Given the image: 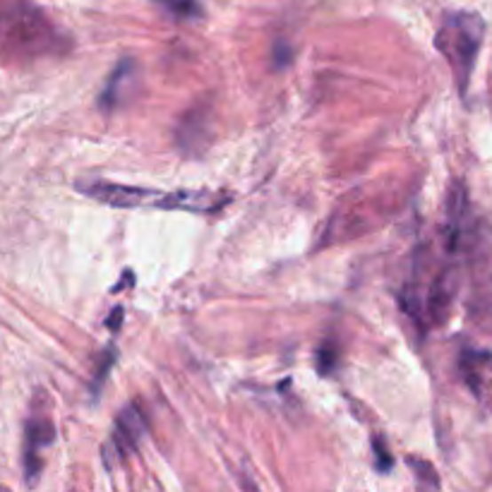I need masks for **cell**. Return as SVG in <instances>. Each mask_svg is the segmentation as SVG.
I'll return each mask as SVG.
<instances>
[{"label": "cell", "instance_id": "6da1fadb", "mask_svg": "<svg viewBox=\"0 0 492 492\" xmlns=\"http://www.w3.org/2000/svg\"><path fill=\"white\" fill-rule=\"evenodd\" d=\"M77 190L108 207L118 210H171V211H214L226 204V197L218 193L190 190V193H163L149 187L123 186L108 180H84L77 183Z\"/></svg>", "mask_w": 492, "mask_h": 492}, {"label": "cell", "instance_id": "7a4b0ae2", "mask_svg": "<svg viewBox=\"0 0 492 492\" xmlns=\"http://www.w3.org/2000/svg\"><path fill=\"white\" fill-rule=\"evenodd\" d=\"M485 22L476 12H449L444 17L442 27L437 32V49L454 70V80L459 84L461 94H466L471 84V75L476 67L478 51L483 46Z\"/></svg>", "mask_w": 492, "mask_h": 492}, {"label": "cell", "instance_id": "3957f363", "mask_svg": "<svg viewBox=\"0 0 492 492\" xmlns=\"http://www.w3.org/2000/svg\"><path fill=\"white\" fill-rule=\"evenodd\" d=\"M56 437V428L51 425V420L34 418L27 423V444H25V471L27 480L34 483L39 476V454L44 447H49Z\"/></svg>", "mask_w": 492, "mask_h": 492}, {"label": "cell", "instance_id": "277c9868", "mask_svg": "<svg viewBox=\"0 0 492 492\" xmlns=\"http://www.w3.org/2000/svg\"><path fill=\"white\" fill-rule=\"evenodd\" d=\"M138 89V65L132 60H123L114 70V75L106 82L104 94H101V106L104 108H118L130 99V91Z\"/></svg>", "mask_w": 492, "mask_h": 492}, {"label": "cell", "instance_id": "5b68a950", "mask_svg": "<svg viewBox=\"0 0 492 492\" xmlns=\"http://www.w3.org/2000/svg\"><path fill=\"white\" fill-rule=\"evenodd\" d=\"M142 435H145V423L139 418L138 409H125L115 420L114 447L125 456V454H130L138 447Z\"/></svg>", "mask_w": 492, "mask_h": 492}, {"label": "cell", "instance_id": "8992f818", "mask_svg": "<svg viewBox=\"0 0 492 492\" xmlns=\"http://www.w3.org/2000/svg\"><path fill=\"white\" fill-rule=\"evenodd\" d=\"M468 211V193L464 183H454L447 197V234H449V250L459 245L461 228Z\"/></svg>", "mask_w": 492, "mask_h": 492}, {"label": "cell", "instance_id": "52a82bcc", "mask_svg": "<svg viewBox=\"0 0 492 492\" xmlns=\"http://www.w3.org/2000/svg\"><path fill=\"white\" fill-rule=\"evenodd\" d=\"M207 128H210L207 114L190 111L178 128V145L183 147V152L193 154V149H204L207 147Z\"/></svg>", "mask_w": 492, "mask_h": 492}, {"label": "cell", "instance_id": "ba28073f", "mask_svg": "<svg viewBox=\"0 0 492 492\" xmlns=\"http://www.w3.org/2000/svg\"><path fill=\"white\" fill-rule=\"evenodd\" d=\"M454 293H456V279L454 274L447 269L440 274V279L432 286V293H430V313L435 317L437 322H442L444 315H447V310L452 306Z\"/></svg>", "mask_w": 492, "mask_h": 492}, {"label": "cell", "instance_id": "9c48e42d", "mask_svg": "<svg viewBox=\"0 0 492 492\" xmlns=\"http://www.w3.org/2000/svg\"><path fill=\"white\" fill-rule=\"evenodd\" d=\"M166 12L176 17H200L202 15V5L200 0H156Z\"/></svg>", "mask_w": 492, "mask_h": 492}, {"label": "cell", "instance_id": "30bf717a", "mask_svg": "<svg viewBox=\"0 0 492 492\" xmlns=\"http://www.w3.org/2000/svg\"><path fill=\"white\" fill-rule=\"evenodd\" d=\"M409 466L416 471V478H418L423 485H430V488H440V478H437L435 468L430 466L428 461H416V459H409Z\"/></svg>", "mask_w": 492, "mask_h": 492}, {"label": "cell", "instance_id": "8fae6325", "mask_svg": "<svg viewBox=\"0 0 492 492\" xmlns=\"http://www.w3.org/2000/svg\"><path fill=\"white\" fill-rule=\"evenodd\" d=\"M375 452H377L379 471H389V468H392V459L387 456V449H385V442H382V440H375Z\"/></svg>", "mask_w": 492, "mask_h": 492}, {"label": "cell", "instance_id": "7c38bea8", "mask_svg": "<svg viewBox=\"0 0 492 492\" xmlns=\"http://www.w3.org/2000/svg\"><path fill=\"white\" fill-rule=\"evenodd\" d=\"M334 358H337V351H334V348H322V351H320V370L329 372L331 365H334Z\"/></svg>", "mask_w": 492, "mask_h": 492}, {"label": "cell", "instance_id": "4fadbf2b", "mask_svg": "<svg viewBox=\"0 0 492 492\" xmlns=\"http://www.w3.org/2000/svg\"><path fill=\"white\" fill-rule=\"evenodd\" d=\"M121 317H123V307H115V313H114V322L108 320V327L111 329H118L121 327Z\"/></svg>", "mask_w": 492, "mask_h": 492}]
</instances>
